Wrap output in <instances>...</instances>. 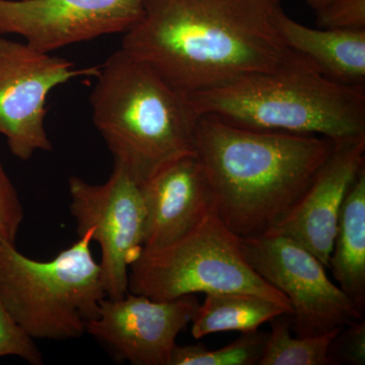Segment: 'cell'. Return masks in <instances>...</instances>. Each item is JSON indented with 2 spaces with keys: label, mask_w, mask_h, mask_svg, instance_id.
Listing matches in <instances>:
<instances>
[{
  "label": "cell",
  "mask_w": 365,
  "mask_h": 365,
  "mask_svg": "<svg viewBox=\"0 0 365 365\" xmlns=\"http://www.w3.org/2000/svg\"><path fill=\"white\" fill-rule=\"evenodd\" d=\"M91 95L93 121L114 165L139 185L172 160L195 153L199 116L188 96L123 49L100 66Z\"/></svg>",
  "instance_id": "3957f363"
},
{
  "label": "cell",
  "mask_w": 365,
  "mask_h": 365,
  "mask_svg": "<svg viewBox=\"0 0 365 365\" xmlns=\"http://www.w3.org/2000/svg\"><path fill=\"white\" fill-rule=\"evenodd\" d=\"M100 66L76 68L72 62L0 35V134L14 157L28 160L51 151L45 128L48 96L56 86L96 76Z\"/></svg>",
  "instance_id": "9c48e42d"
},
{
  "label": "cell",
  "mask_w": 365,
  "mask_h": 365,
  "mask_svg": "<svg viewBox=\"0 0 365 365\" xmlns=\"http://www.w3.org/2000/svg\"><path fill=\"white\" fill-rule=\"evenodd\" d=\"M316 14L319 28L365 30V0H332Z\"/></svg>",
  "instance_id": "ffe728a7"
},
{
  "label": "cell",
  "mask_w": 365,
  "mask_h": 365,
  "mask_svg": "<svg viewBox=\"0 0 365 365\" xmlns=\"http://www.w3.org/2000/svg\"><path fill=\"white\" fill-rule=\"evenodd\" d=\"M196 114L255 130L326 137H365V86L327 78L306 58L188 96Z\"/></svg>",
  "instance_id": "277c9868"
},
{
  "label": "cell",
  "mask_w": 365,
  "mask_h": 365,
  "mask_svg": "<svg viewBox=\"0 0 365 365\" xmlns=\"http://www.w3.org/2000/svg\"><path fill=\"white\" fill-rule=\"evenodd\" d=\"M326 137L255 130L200 116L195 155L215 209L239 237L271 232L288 215L332 153Z\"/></svg>",
  "instance_id": "7a4b0ae2"
},
{
  "label": "cell",
  "mask_w": 365,
  "mask_h": 365,
  "mask_svg": "<svg viewBox=\"0 0 365 365\" xmlns=\"http://www.w3.org/2000/svg\"><path fill=\"white\" fill-rule=\"evenodd\" d=\"M329 268L338 287L364 313L365 167L346 194Z\"/></svg>",
  "instance_id": "9a60e30c"
},
{
  "label": "cell",
  "mask_w": 365,
  "mask_h": 365,
  "mask_svg": "<svg viewBox=\"0 0 365 365\" xmlns=\"http://www.w3.org/2000/svg\"><path fill=\"white\" fill-rule=\"evenodd\" d=\"M128 292L155 300L198 292H242L273 300L292 312L287 297L250 266L240 237L215 208L176 241L143 249L129 269Z\"/></svg>",
  "instance_id": "8992f818"
},
{
  "label": "cell",
  "mask_w": 365,
  "mask_h": 365,
  "mask_svg": "<svg viewBox=\"0 0 365 365\" xmlns=\"http://www.w3.org/2000/svg\"><path fill=\"white\" fill-rule=\"evenodd\" d=\"M78 237L50 261L34 260L16 245L0 242V297L34 340L81 338L107 297L91 232Z\"/></svg>",
  "instance_id": "5b68a950"
},
{
  "label": "cell",
  "mask_w": 365,
  "mask_h": 365,
  "mask_svg": "<svg viewBox=\"0 0 365 365\" xmlns=\"http://www.w3.org/2000/svg\"><path fill=\"white\" fill-rule=\"evenodd\" d=\"M329 355L333 365L365 364L364 319L353 322L341 329L331 343Z\"/></svg>",
  "instance_id": "7402d4cb"
},
{
  "label": "cell",
  "mask_w": 365,
  "mask_h": 365,
  "mask_svg": "<svg viewBox=\"0 0 365 365\" xmlns=\"http://www.w3.org/2000/svg\"><path fill=\"white\" fill-rule=\"evenodd\" d=\"M76 232L91 230L102 251L100 267L106 294L120 299L128 292L129 269L143 249L145 208L140 186L114 165L111 176L93 185L73 176L68 181Z\"/></svg>",
  "instance_id": "ba28073f"
},
{
  "label": "cell",
  "mask_w": 365,
  "mask_h": 365,
  "mask_svg": "<svg viewBox=\"0 0 365 365\" xmlns=\"http://www.w3.org/2000/svg\"><path fill=\"white\" fill-rule=\"evenodd\" d=\"M139 186L145 208L143 249L176 241L215 208L207 176L195 153L167 163Z\"/></svg>",
  "instance_id": "4fadbf2b"
},
{
  "label": "cell",
  "mask_w": 365,
  "mask_h": 365,
  "mask_svg": "<svg viewBox=\"0 0 365 365\" xmlns=\"http://www.w3.org/2000/svg\"><path fill=\"white\" fill-rule=\"evenodd\" d=\"M285 314L271 321L272 331L268 333L258 365H333L329 350L343 327L321 335L294 337L290 321L284 318Z\"/></svg>",
  "instance_id": "e0dca14e"
},
{
  "label": "cell",
  "mask_w": 365,
  "mask_h": 365,
  "mask_svg": "<svg viewBox=\"0 0 365 365\" xmlns=\"http://www.w3.org/2000/svg\"><path fill=\"white\" fill-rule=\"evenodd\" d=\"M302 1L311 7L312 9H314V11H317L322 7L327 6L332 0H302Z\"/></svg>",
  "instance_id": "603a6c76"
},
{
  "label": "cell",
  "mask_w": 365,
  "mask_h": 365,
  "mask_svg": "<svg viewBox=\"0 0 365 365\" xmlns=\"http://www.w3.org/2000/svg\"><path fill=\"white\" fill-rule=\"evenodd\" d=\"M240 245L255 272L289 302L297 336L321 335L364 319L322 262L299 242L268 232L240 237Z\"/></svg>",
  "instance_id": "52a82bcc"
},
{
  "label": "cell",
  "mask_w": 365,
  "mask_h": 365,
  "mask_svg": "<svg viewBox=\"0 0 365 365\" xmlns=\"http://www.w3.org/2000/svg\"><path fill=\"white\" fill-rule=\"evenodd\" d=\"M267 337L268 333L259 330L244 332L234 342L215 350L202 344L176 345L170 365H258Z\"/></svg>",
  "instance_id": "ac0fdd59"
},
{
  "label": "cell",
  "mask_w": 365,
  "mask_h": 365,
  "mask_svg": "<svg viewBox=\"0 0 365 365\" xmlns=\"http://www.w3.org/2000/svg\"><path fill=\"white\" fill-rule=\"evenodd\" d=\"M23 220L20 196L0 163V242L16 245Z\"/></svg>",
  "instance_id": "44dd1931"
},
{
  "label": "cell",
  "mask_w": 365,
  "mask_h": 365,
  "mask_svg": "<svg viewBox=\"0 0 365 365\" xmlns=\"http://www.w3.org/2000/svg\"><path fill=\"white\" fill-rule=\"evenodd\" d=\"M145 0H0V35L16 34L50 53L125 34L140 20Z\"/></svg>",
  "instance_id": "30bf717a"
},
{
  "label": "cell",
  "mask_w": 365,
  "mask_h": 365,
  "mask_svg": "<svg viewBox=\"0 0 365 365\" xmlns=\"http://www.w3.org/2000/svg\"><path fill=\"white\" fill-rule=\"evenodd\" d=\"M16 356L32 365H42L43 356L35 340L14 321L0 297V357Z\"/></svg>",
  "instance_id": "d6986e66"
},
{
  "label": "cell",
  "mask_w": 365,
  "mask_h": 365,
  "mask_svg": "<svg viewBox=\"0 0 365 365\" xmlns=\"http://www.w3.org/2000/svg\"><path fill=\"white\" fill-rule=\"evenodd\" d=\"M278 30L290 51L306 58L327 78L365 86V30H329L302 25L283 11Z\"/></svg>",
  "instance_id": "5bb4252c"
},
{
  "label": "cell",
  "mask_w": 365,
  "mask_h": 365,
  "mask_svg": "<svg viewBox=\"0 0 365 365\" xmlns=\"http://www.w3.org/2000/svg\"><path fill=\"white\" fill-rule=\"evenodd\" d=\"M292 314L287 307L265 297L242 292L205 294L191 323L195 339L220 332H251L281 314Z\"/></svg>",
  "instance_id": "2e32d148"
},
{
  "label": "cell",
  "mask_w": 365,
  "mask_h": 365,
  "mask_svg": "<svg viewBox=\"0 0 365 365\" xmlns=\"http://www.w3.org/2000/svg\"><path fill=\"white\" fill-rule=\"evenodd\" d=\"M199 306L195 295L155 300L127 292L105 297L86 333L134 365H170L178 335L191 323Z\"/></svg>",
  "instance_id": "8fae6325"
},
{
  "label": "cell",
  "mask_w": 365,
  "mask_h": 365,
  "mask_svg": "<svg viewBox=\"0 0 365 365\" xmlns=\"http://www.w3.org/2000/svg\"><path fill=\"white\" fill-rule=\"evenodd\" d=\"M283 0H145L122 47L190 96L273 71L292 58L278 19Z\"/></svg>",
  "instance_id": "6da1fadb"
},
{
  "label": "cell",
  "mask_w": 365,
  "mask_h": 365,
  "mask_svg": "<svg viewBox=\"0 0 365 365\" xmlns=\"http://www.w3.org/2000/svg\"><path fill=\"white\" fill-rule=\"evenodd\" d=\"M364 167L365 137L335 143L309 188L269 232L299 242L329 268L342 204Z\"/></svg>",
  "instance_id": "7c38bea8"
}]
</instances>
